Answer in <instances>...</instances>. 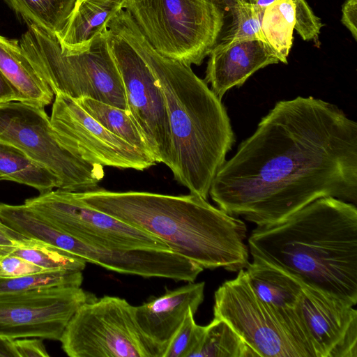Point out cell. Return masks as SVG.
<instances>
[{
  "mask_svg": "<svg viewBox=\"0 0 357 357\" xmlns=\"http://www.w3.org/2000/svg\"><path fill=\"white\" fill-rule=\"evenodd\" d=\"M95 298L72 286L0 294V336L60 340L77 310Z\"/></svg>",
  "mask_w": 357,
  "mask_h": 357,
  "instance_id": "4fadbf2b",
  "label": "cell"
},
{
  "mask_svg": "<svg viewBox=\"0 0 357 357\" xmlns=\"http://www.w3.org/2000/svg\"><path fill=\"white\" fill-rule=\"evenodd\" d=\"M29 239L9 227L0 218V255L24 245Z\"/></svg>",
  "mask_w": 357,
  "mask_h": 357,
  "instance_id": "4dcf8cb0",
  "label": "cell"
},
{
  "mask_svg": "<svg viewBox=\"0 0 357 357\" xmlns=\"http://www.w3.org/2000/svg\"><path fill=\"white\" fill-rule=\"evenodd\" d=\"M13 101L22 102L21 96L0 70V104Z\"/></svg>",
  "mask_w": 357,
  "mask_h": 357,
  "instance_id": "836d02e7",
  "label": "cell"
},
{
  "mask_svg": "<svg viewBox=\"0 0 357 357\" xmlns=\"http://www.w3.org/2000/svg\"><path fill=\"white\" fill-rule=\"evenodd\" d=\"M190 309L174 334L162 357H194L202 340L206 326L197 325Z\"/></svg>",
  "mask_w": 357,
  "mask_h": 357,
  "instance_id": "83f0119b",
  "label": "cell"
},
{
  "mask_svg": "<svg viewBox=\"0 0 357 357\" xmlns=\"http://www.w3.org/2000/svg\"><path fill=\"white\" fill-rule=\"evenodd\" d=\"M248 245L253 259L347 305L357 303L354 204L317 199L280 222L257 226Z\"/></svg>",
  "mask_w": 357,
  "mask_h": 357,
  "instance_id": "3957f363",
  "label": "cell"
},
{
  "mask_svg": "<svg viewBox=\"0 0 357 357\" xmlns=\"http://www.w3.org/2000/svg\"><path fill=\"white\" fill-rule=\"evenodd\" d=\"M75 194L89 206L158 238L203 268L236 272L249 263L245 223L197 195L99 188Z\"/></svg>",
  "mask_w": 357,
  "mask_h": 357,
  "instance_id": "277c9868",
  "label": "cell"
},
{
  "mask_svg": "<svg viewBox=\"0 0 357 357\" xmlns=\"http://www.w3.org/2000/svg\"><path fill=\"white\" fill-rule=\"evenodd\" d=\"M75 100L109 131L152 155L145 139L126 109L91 98H82Z\"/></svg>",
  "mask_w": 357,
  "mask_h": 357,
  "instance_id": "603a6c76",
  "label": "cell"
},
{
  "mask_svg": "<svg viewBox=\"0 0 357 357\" xmlns=\"http://www.w3.org/2000/svg\"><path fill=\"white\" fill-rule=\"evenodd\" d=\"M46 271L20 257L6 254L0 255V278H17L43 273Z\"/></svg>",
  "mask_w": 357,
  "mask_h": 357,
  "instance_id": "f546056e",
  "label": "cell"
},
{
  "mask_svg": "<svg viewBox=\"0 0 357 357\" xmlns=\"http://www.w3.org/2000/svg\"><path fill=\"white\" fill-rule=\"evenodd\" d=\"M208 56L204 80L220 100L259 69L280 62L268 45L259 40H222Z\"/></svg>",
  "mask_w": 357,
  "mask_h": 357,
  "instance_id": "9a60e30c",
  "label": "cell"
},
{
  "mask_svg": "<svg viewBox=\"0 0 357 357\" xmlns=\"http://www.w3.org/2000/svg\"><path fill=\"white\" fill-rule=\"evenodd\" d=\"M242 3L255 4L256 0H238Z\"/></svg>",
  "mask_w": 357,
  "mask_h": 357,
  "instance_id": "8d00e7d4",
  "label": "cell"
},
{
  "mask_svg": "<svg viewBox=\"0 0 357 357\" xmlns=\"http://www.w3.org/2000/svg\"><path fill=\"white\" fill-rule=\"evenodd\" d=\"M125 9L157 52L189 66L208 56L225 21L217 0H127Z\"/></svg>",
  "mask_w": 357,
  "mask_h": 357,
  "instance_id": "8992f818",
  "label": "cell"
},
{
  "mask_svg": "<svg viewBox=\"0 0 357 357\" xmlns=\"http://www.w3.org/2000/svg\"><path fill=\"white\" fill-rule=\"evenodd\" d=\"M0 140L23 151L61 180V190H96L105 176L103 166L70 151L61 141L43 108L13 101L0 104Z\"/></svg>",
  "mask_w": 357,
  "mask_h": 357,
  "instance_id": "ba28073f",
  "label": "cell"
},
{
  "mask_svg": "<svg viewBox=\"0 0 357 357\" xmlns=\"http://www.w3.org/2000/svg\"><path fill=\"white\" fill-rule=\"evenodd\" d=\"M342 23L357 40V0H347L342 8Z\"/></svg>",
  "mask_w": 357,
  "mask_h": 357,
  "instance_id": "d6a6232c",
  "label": "cell"
},
{
  "mask_svg": "<svg viewBox=\"0 0 357 357\" xmlns=\"http://www.w3.org/2000/svg\"><path fill=\"white\" fill-rule=\"evenodd\" d=\"M27 26L19 40L22 54L54 95L91 98L126 109L124 86L109 50L107 26L86 50L66 54L55 34Z\"/></svg>",
  "mask_w": 357,
  "mask_h": 357,
  "instance_id": "5b68a950",
  "label": "cell"
},
{
  "mask_svg": "<svg viewBox=\"0 0 357 357\" xmlns=\"http://www.w3.org/2000/svg\"><path fill=\"white\" fill-rule=\"evenodd\" d=\"M294 308L315 357H357V312L353 306L302 284Z\"/></svg>",
  "mask_w": 357,
  "mask_h": 357,
  "instance_id": "5bb4252c",
  "label": "cell"
},
{
  "mask_svg": "<svg viewBox=\"0 0 357 357\" xmlns=\"http://www.w3.org/2000/svg\"><path fill=\"white\" fill-rule=\"evenodd\" d=\"M198 357H255L252 351L224 320L213 318L195 354Z\"/></svg>",
  "mask_w": 357,
  "mask_h": 357,
  "instance_id": "cb8c5ba5",
  "label": "cell"
},
{
  "mask_svg": "<svg viewBox=\"0 0 357 357\" xmlns=\"http://www.w3.org/2000/svg\"><path fill=\"white\" fill-rule=\"evenodd\" d=\"M293 0H276L267 7L261 17V31L265 40L280 62L287 63L293 43L294 29Z\"/></svg>",
  "mask_w": 357,
  "mask_h": 357,
  "instance_id": "44dd1931",
  "label": "cell"
},
{
  "mask_svg": "<svg viewBox=\"0 0 357 357\" xmlns=\"http://www.w3.org/2000/svg\"><path fill=\"white\" fill-rule=\"evenodd\" d=\"M59 341L70 357H161L137 326L134 306L116 296L83 303Z\"/></svg>",
  "mask_w": 357,
  "mask_h": 357,
  "instance_id": "9c48e42d",
  "label": "cell"
},
{
  "mask_svg": "<svg viewBox=\"0 0 357 357\" xmlns=\"http://www.w3.org/2000/svg\"><path fill=\"white\" fill-rule=\"evenodd\" d=\"M229 9L232 23L225 40H259L265 43L261 31V17L254 4L242 3L238 0H217Z\"/></svg>",
  "mask_w": 357,
  "mask_h": 357,
  "instance_id": "4316f807",
  "label": "cell"
},
{
  "mask_svg": "<svg viewBox=\"0 0 357 357\" xmlns=\"http://www.w3.org/2000/svg\"><path fill=\"white\" fill-rule=\"evenodd\" d=\"M9 254L20 257L46 271H82L86 264L82 258L31 238L24 245L15 248Z\"/></svg>",
  "mask_w": 357,
  "mask_h": 357,
  "instance_id": "d4e9b609",
  "label": "cell"
},
{
  "mask_svg": "<svg viewBox=\"0 0 357 357\" xmlns=\"http://www.w3.org/2000/svg\"><path fill=\"white\" fill-rule=\"evenodd\" d=\"M0 357H18L14 339L0 336Z\"/></svg>",
  "mask_w": 357,
  "mask_h": 357,
  "instance_id": "e575fe53",
  "label": "cell"
},
{
  "mask_svg": "<svg viewBox=\"0 0 357 357\" xmlns=\"http://www.w3.org/2000/svg\"><path fill=\"white\" fill-rule=\"evenodd\" d=\"M214 318L226 321L255 357H310L306 328L294 308L280 312L257 297L245 269L214 295Z\"/></svg>",
  "mask_w": 357,
  "mask_h": 357,
  "instance_id": "52a82bcc",
  "label": "cell"
},
{
  "mask_svg": "<svg viewBox=\"0 0 357 357\" xmlns=\"http://www.w3.org/2000/svg\"><path fill=\"white\" fill-rule=\"evenodd\" d=\"M27 25L54 34L64 26L76 0H6Z\"/></svg>",
  "mask_w": 357,
  "mask_h": 357,
  "instance_id": "7402d4cb",
  "label": "cell"
},
{
  "mask_svg": "<svg viewBox=\"0 0 357 357\" xmlns=\"http://www.w3.org/2000/svg\"><path fill=\"white\" fill-rule=\"evenodd\" d=\"M204 282L189 284L167 290L163 295L138 306L134 316L143 334L162 357L188 311L195 312L204 300Z\"/></svg>",
  "mask_w": 357,
  "mask_h": 357,
  "instance_id": "2e32d148",
  "label": "cell"
},
{
  "mask_svg": "<svg viewBox=\"0 0 357 357\" xmlns=\"http://www.w3.org/2000/svg\"><path fill=\"white\" fill-rule=\"evenodd\" d=\"M0 176L36 188L40 193L60 189L61 180L15 145L0 140Z\"/></svg>",
  "mask_w": 357,
  "mask_h": 357,
  "instance_id": "ffe728a7",
  "label": "cell"
},
{
  "mask_svg": "<svg viewBox=\"0 0 357 357\" xmlns=\"http://www.w3.org/2000/svg\"><path fill=\"white\" fill-rule=\"evenodd\" d=\"M50 121L66 147L91 163L139 171L156 163L151 155L109 131L66 94H55Z\"/></svg>",
  "mask_w": 357,
  "mask_h": 357,
  "instance_id": "7c38bea8",
  "label": "cell"
},
{
  "mask_svg": "<svg viewBox=\"0 0 357 357\" xmlns=\"http://www.w3.org/2000/svg\"><path fill=\"white\" fill-rule=\"evenodd\" d=\"M294 5V29L303 40L318 38L324 24L316 16L305 0H293Z\"/></svg>",
  "mask_w": 357,
  "mask_h": 357,
  "instance_id": "f1b7e54d",
  "label": "cell"
},
{
  "mask_svg": "<svg viewBox=\"0 0 357 357\" xmlns=\"http://www.w3.org/2000/svg\"><path fill=\"white\" fill-rule=\"evenodd\" d=\"M127 0H76L63 29L56 34L64 54L86 50Z\"/></svg>",
  "mask_w": 357,
  "mask_h": 357,
  "instance_id": "e0dca14e",
  "label": "cell"
},
{
  "mask_svg": "<svg viewBox=\"0 0 357 357\" xmlns=\"http://www.w3.org/2000/svg\"><path fill=\"white\" fill-rule=\"evenodd\" d=\"M2 180H4V179L3 178V177H1V176H0V181H2Z\"/></svg>",
  "mask_w": 357,
  "mask_h": 357,
  "instance_id": "74e56055",
  "label": "cell"
},
{
  "mask_svg": "<svg viewBox=\"0 0 357 357\" xmlns=\"http://www.w3.org/2000/svg\"><path fill=\"white\" fill-rule=\"evenodd\" d=\"M107 35L123 83L126 111L142 134L156 162L164 163L172 170L174 149L162 89L144 60L125 39L107 27Z\"/></svg>",
  "mask_w": 357,
  "mask_h": 357,
  "instance_id": "30bf717a",
  "label": "cell"
},
{
  "mask_svg": "<svg viewBox=\"0 0 357 357\" xmlns=\"http://www.w3.org/2000/svg\"><path fill=\"white\" fill-rule=\"evenodd\" d=\"M24 204L63 233L86 244L113 250H169L158 238L84 203L61 189L27 199Z\"/></svg>",
  "mask_w": 357,
  "mask_h": 357,
  "instance_id": "8fae6325",
  "label": "cell"
},
{
  "mask_svg": "<svg viewBox=\"0 0 357 357\" xmlns=\"http://www.w3.org/2000/svg\"><path fill=\"white\" fill-rule=\"evenodd\" d=\"M15 346L18 357H48L43 342L36 338L15 339Z\"/></svg>",
  "mask_w": 357,
  "mask_h": 357,
  "instance_id": "1f68e13d",
  "label": "cell"
},
{
  "mask_svg": "<svg viewBox=\"0 0 357 357\" xmlns=\"http://www.w3.org/2000/svg\"><path fill=\"white\" fill-rule=\"evenodd\" d=\"M218 208L260 225L326 197L357 201V123L312 96L277 102L217 172Z\"/></svg>",
  "mask_w": 357,
  "mask_h": 357,
  "instance_id": "6da1fadb",
  "label": "cell"
},
{
  "mask_svg": "<svg viewBox=\"0 0 357 357\" xmlns=\"http://www.w3.org/2000/svg\"><path fill=\"white\" fill-rule=\"evenodd\" d=\"M144 60L163 93L172 132L174 179L205 199L236 142L227 109L191 66L162 56L126 10L107 24Z\"/></svg>",
  "mask_w": 357,
  "mask_h": 357,
  "instance_id": "7a4b0ae2",
  "label": "cell"
},
{
  "mask_svg": "<svg viewBox=\"0 0 357 357\" xmlns=\"http://www.w3.org/2000/svg\"><path fill=\"white\" fill-rule=\"evenodd\" d=\"M245 269L248 280L259 298L278 310L294 308L302 284L287 273L253 259Z\"/></svg>",
  "mask_w": 357,
  "mask_h": 357,
  "instance_id": "d6986e66",
  "label": "cell"
},
{
  "mask_svg": "<svg viewBox=\"0 0 357 357\" xmlns=\"http://www.w3.org/2000/svg\"><path fill=\"white\" fill-rule=\"evenodd\" d=\"M276 0H256L254 6L258 13L263 15L265 9Z\"/></svg>",
  "mask_w": 357,
  "mask_h": 357,
  "instance_id": "d590c367",
  "label": "cell"
},
{
  "mask_svg": "<svg viewBox=\"0 0 357 357\" xmlns=\"http://www.w3.org/2000/svg\"><path fill=\"white\" fill-rule=\"evenodd\" d=\"M82 281V271L66 270L50 271L26 276L0 278V294L20 293L53 287H80Z\"/></svg>",
  "mask_w": 357,
  "mask_h": 357,
  "instance_id": "484cf974",
  "label": "cell"
},
{
  "mask_svg": "<svg viewBox=\"0 0 357 357\" xmlns=\"http://www.w3.org/2000/svg\"><path fill=\"white\" fill-rule=\"evenodd\" d=\"M0 70L18 91L22 102L43 109L52 102L53 91L23 55L20 40L1 34Z\"/></svg>",
  "mask_w": 357,
  "mask_h": 357,
  "instance_id": "ac0fdd59",
  "label": "cell"
}]
</instances>
